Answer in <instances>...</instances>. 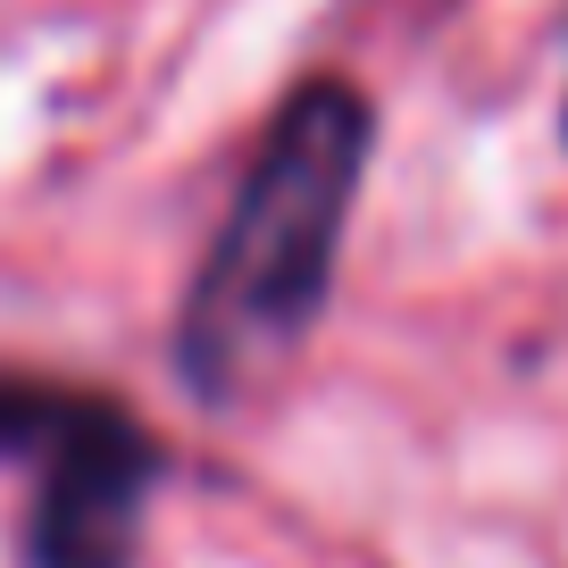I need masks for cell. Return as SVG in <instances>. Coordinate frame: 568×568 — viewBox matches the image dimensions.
<instances>
[{
	"mask_svg": "<svg viewBox=\"0 0 568 568\" xmlns=\"http://www.w3.org/2000/svg\"><path fill=\"white\" fill-rule=\"evenodd\" d=\"M151 501V444L109 402H59L42 435V510L34 568H125Z\"/></svg>",
	"mask_w": 568,
	"mask_h": 568,
	"instance_id": "2",
	"label": "cell"
},
{
	"mask_svg": "<svg viewBox=\"0 0 568 568\" xmlns=\"http://www.w3.org/2000/svg\"><path fill=\"white\" fill-rule=\"evenodd\" d=\"M368 101L335 75L302 84L276 109L260 160L243 176V201L217 226V251L184 302V376L193 393H234L267 368L276 352L302 343L318 318L335 243L352 217L359 168H368Z\"/></svg>",
	"mask_w": 568,
	"mask_h": 568,
	"instance_id": "1",
	"label": "cell"
}]
</instances>
